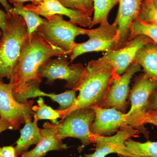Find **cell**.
<instances>
[{
    "mask_svg": "<svg viewBox=\"0 0 157 157\" xmlns=\"http://www.w3.org/2000/svg\"><path fill=\"white\" fill-rule=\"evenodd\" d=\"M61 55H68L47 42L37 32L28 37L9 79L13 85L14 98L18 102L23 103L33 98L35 93L40 90L42 81L39 73L40 67L48 59Z\"/></svg>",
    "mask_w": 157,
    "mask_h": 157,
    "instance_id": "1",
    "label": "cell"
},
{
    "mask_svg": "<svg viewBox=\"0 0 157 157\" xmlns=\"http://www.w3.org/2000/svg\"><path fill=\"white\" fill-rule=\"evenodd\" d=\"M118 76L104 57L90 61L78 86L79 94L75 104L67 111L61 112V119L76 109L101 107L112 81Z\"/></svg>",
    "mask_w": 157,
    "mask_h": 157,
    "instance_id": "2",
    "label": "cell"
},
{
    "mask_svg": "<svg viewBox=\"0 0 157 157\" xmlns=\"http://www.w3.org/2000/svg\"><path fill=\"white\" fill-rule=\"evenodd\" d=\"M28 37L27 27L23 18L8 14L1 39L0 81L5 78L10 79Z\"/></svg>",
    "mask_w": 157,
    "mask_h": 157,
    "instance_id": "3",
    "label": "cell"
},
{
    "mask_svg": "<svg viewBox=\"0 0 157 157\" xmlns=\"http://www.w3.org/2000/svg\"><path fill=\"white\" fill-rule=\"evenodd\" d=\"M95 118V113L92 107L81 108L68 113L55 125V130L58 138L60 140L67 137L77 138L81 141L78 152L90 144L94 143V135L90 128Z\"/></svg>",
    "mask_w": 157,
    "mask_h": 157,
    "instance_id": "4",
    "label": "cell"
},
{
    "mask_svg": "<svg viewBox=\"0 0 157 157\" xmlns=\"http://www.w3.org/2000/svg\"><path fill=\"white\" fill-rule=\"evenodd\" d=\"M89 30L78 27L70 21L65 20L63 15H54L47 19L36 32L47 42L70 56L76 45L75 38L79 35H87Z\"/></svg>",
    "mask_w": 157,
    "mask_h": 157,
    "instance_id": "5",
    "label": "cell"
},
{
    "mask_svg": "<svg viewBox=\"0 0 157 157\" xmlns=\"http://www.w3.org/2000/svg\"><path fill=\"white\" fill-rule=\"evenodd\" d=\"M67 60V56L61 55L48 59L39 70L41 78H47L46 84L52 85L57 79L65 80V87L70 90L77 89L85 67L82 64H72Z\"/></svg>",
    "mask_w": 157,
    "mask_h": 157,
    "instance_id": "6",
    "label": "cell"
},
{
    "mask_svg": "<svg viewBox=\"0 0 157 157\" xmlns=\"http://www.w3.org/2000/svg\"><path fill=\"white\" fill-rule=\"evenodd\" d=\"M157 89V80L147 76L144 73L135 78L130 94L131 107L127 114L133 119L137 129L149 138V132L144 127L143 121L148 109L149 99Z\"/></svg>",
    "mask_w": 157,
    "mask_h": 157,
    "instance_id": "7",
    "label": "cell"
},
{
    "mask_svg": "<svg viewBox=\"0 0 157 157\" xmlns=\"http://www.w3.org/2000/svg\"><path fill=\"white\" fill-rule=\"evenodd\" d=\"M34 103L33 100L18 102L13 95V84L0 81V118L8 121L12 130L19 129L26 119L32 120L35 113L32 109Z\"/></svg>",
    "mask_w": 157,
    "mask_h": 157,
    "instance_id": "8",
    "label": "cell"
},
{
    "mask_svg": "<svg viewBox=\"0 0 157 157\" xmlns=\"http://www.w3.org/2000/svg\"><path fill=\"white\" fill-rule=\"evenodd\" d=\"M89 39L83 43H76L70 58L73 62L77 57L90 52H108L115 49L118 38L117 25L109 22L100 24L98 28L90 29Z\"/></svg>",
    "mask_w": 157,
    "mask_h": 157,
    "instance_id": "9",
    "label": "cell"
},
{
    "mask_svg": "<svg viewBox=\"0 0 157 157\" xmlns=\"http://www.w3.org/2000/svg\"><path fill=\"white\" fill-rule=\"evenodd\" d=\"M92 108L95 113V118L90 128L93 135L110 136L121 128L128 125L132 126L137 129L133 119L126 113L114 108H103L99 106H95Z\"/></svg>",
    "mask_w": 157,
    "mask_h": 157,
    "instance_id": "10",
    "label": "cell"
},
{
    "mask_svg": "<svg viewBox=\"0 0 157 157\" xmlns=\"http://www.w3.org/2000/svg\"><path fill=\"white\" fill-rule=\"evenodd\" d=\"M141 71V67L133 63L121 76L113 79L101 107L114 108L125 113L128 107L127 99L129 96L131 79L135 73Z\"/></svg>",
    "mask_w": 157,
    "mask_h": 157,
    "instance_id": "11",
    "label": "cell"
},
{
    "mask_svg": "<svg viewBox=\"0 0 157 157\" xmlns=\"http://www.w3.org/2000/svg\"><path fill=\"white\" fill-rule=\"evenodd\" d=\"M140 131L130 125L121 128L112 136L94 135L95 151L84 155V157H105L110 154H121L125 147V142L129 138L139 137Z\"/></svg>",
    "mask_w": 157,
    "mask_h": 157,
    "instance_id": "12",
    "label": "cell"
},
{
    "mask_svg": "<svg viewBox=\"0 0 157 157\" xmlns=\"http://www.w3.org/2000/svg\"><path fill=\"white\" fill-rule=\"evenodd\" d=\"M25 9L36 12L46 19L54 15H65L75 25L90 28L92 18L76 10L66 8L57 0H41L24 6Z\"/></svg>",
    "mask_w": 157,
    "mask_h": 157,
    "instance_id": "13",
    "label": "cell"
},
{
    "mask_svg": "<svg viewBox=\"0 0 157 157\" xmlns=\"http://www.w3.org/2000/svg\"><path fill=\"white\" fill-rule=\"evenodd\" d=\"M151 41V39L144 35L137 36L123 48L106 52L103 57L111 65L118 76H121L134 63L138 51Z\"/></svg>",
    "mask_w": 157,
    "mask_h": 157,
    "instance_id": "14",
    "label": "cell"
},
{
    "mask_svg": "<svg viewBox=\"0 0 157 157\" xmlns=\"http://www.w3.org/2000/svg\"><path fill=\"white\" fill-rule=\"evenodd\" d=\"M144 1L119 0L118 11L113 22L117 25L118 30V38L115 49L123 48L129 42L131 27L133 22L138 19Z\"/></svg>",
    "mask_w": 157,
    "mask_h": 157,
    "instance_id": "15",
    "label": "cell"
},
{
    "mask_svg": "<svg viewBox=\"0 0 157 157\" xmlns=\"http://www.w3.org/2000/svg\"><path fill=\"white\" fill-rule=\"evenodd\" d=\"M40 129L42 138L36 146L30 151H27L20 157H43L52 151H63L69 148L63 140L57 137L54 124L49 122L43 124Z\"/></svg>",
    "mask_w": 157,
    "mask_h": 157,
    "instance_id": "16",
    "label": "cell"
},
{
    "mask_svg": "<svg viewBox=\"0 0 157 157\" xmlns=\"http://www.w3.org/2000/svg\"><path fill=\"white\" fill-rule=\"evenodd\" d=\"M33 117V122L30 119H26L24 127L20 131V137L16 141V145L14 147L17 157L27 151L31 145H36L42 139L40 128L37 124L39 120L35 113Z\"/></svg>",
    "mask_w": 157,
    "mask_h": 157,
    "instance_id": "17",
    "label": "cell"
},
{
    "mask_svg": "<svg viewBox=\"0 0 157 157\" xmlns=\"http://www.w3.org/2000/svg\"><path fill=\"white\" fill-rule=\"evenodd\" d=\"M143 68L144 74L157 80V45L152 41L138 51L135 62Z\"/></svg>",
    "mask_w": 157,
    "mask_h": 157,
    "instance_id": "18",
    "label": "cell"
},
{
    "mask_svg": "<svg viewBox=\"0 0 157 157\" xmlns=\"http://www.w3.org/2000/svg\"><path fill=\"white\" fill-rule=\"evenodd\" d=\"M119 157H157V141L138 142L129 138Z\"/></svg>",
    "mask_w": 157,
    "mask_h": 157,
    "instance_id": "19",
    "label": "cell"
},
{
    "mask_svg": "<svg viewBox=\"0 0 157 157\" xmlns=\"http://www.w3.org/2000/svg\"><path fill=\"white\" fill-rule=\"evenodd\" d=\"M9 14L19 15L23 18L27 27L28 37L36 32L40 25L47 21V19L40 17L36 12L25 9L23 4H14V7L10 10Z\"/></svg>",
    "mask_w": 157,
    "mask_h": 157,
    "instance_id": "20",
    "label": "cell"
},
{
    "mask_svg": "<svg viewBox=\"0 0 157 157\" xmlns=\"http://www.w3.org/2000/svg\"><path fill=\"white\" fill-rule=\"evenodd\" d=\"M76 91H77L75 90H70L62 94H47L40 90L35 93L33 98L38 97H48L52 101L57 102L59 105L56 110L60 112H65L73 107L75 104L77 98L76 96Z\"/></svg>",
    "mask_w": 157,
    "mask_h": 157,
    "instance_id": "21",
    "label": "cell"
},
{
    "mask_svg": "<svg viewBox=\"0 0 157 157\" xmlns=\"http://www.w3.org/2000/svg\"><path fill=\"white\" fill-rule=\"evenodd\" d=\"M118 2L119 0H93L94 17L90 28L98 24L108 23L109 11Z\"/></svg>",
    "mask_w": 157,
    "mask_h": 157,
    "instance_id": "22",
    "label": "cell"
},
{
    "mask_svg": "<svg viewBox=\"0 0 157 157\" xmlns=\"http://www.w3.org/2000/svg\"><path fill=\"white\" fill-rule=\"evenodd\" d=\"M140 35L146 36L157 45V23L135 20L131 27L129 41Z\"/></svg>",
    "mask_w": 157,
    "mask_h": 157,
    "instance_id": "23",
    "label": "cell"
},
{
    "mask_svg": "<svg viewBox=\"0 0 157 157\" xmlns=\"http://www.w3.org/2000/svg\"><path fill=\"white\" fill-rule=\"evenodd\" d=\"M37 102L38 104L33 106L32 109L38 120H48L53 124H58V119L61 117V112L53 109L45 104L44 100L41 97H39Z\"/></svg>",
    "mask_w": 157,
    "mask_h": 157,
    "instance_id": "24",
    "label": "cell"
},
{
    "mask_svg": "<svg viewBox=\"0 0 157 157\" xmlns=\"http://www.w3.org/2000/svg\"><path fill=\"white\" fill-rule=\"evenodd\" d=\"M68 9L80 11L90 17L94 12L93 0H57Z\"/></svg>",
    "mask_w": 157,
    "mask_h": 157,
    "instance_id": "25",
    "label": "cell"
},
{
    "mask_svg": "<svg viewBox=\"0 0 157 157\" xmlns=\"http://www.w3.org/2000/svg\"><path fill=\"white\" fill-rule=\"evenodd\" d=\"M138 19L145 22L157 23V9L155 8L152 0H144Z\"/></svg>",
    "mask_w": 157,
    "mask_h": 157,
    "instance_id": "26",
    "label": "cell"
},
{
    "mask_svg": "<svg viewBox=\"0 0 157 157\" xmlns=\"http://www.w3.org/2000/svg\"><path fill=\"white\" fill-rule=\"evenodd\" d=\"M151 124L157 127V109H148L143 121L144 125Z\"/></svg>",
    "mask_w": 157,
    "mask_h": 157,
    "instance_id": "27",
    "label": "cell"
},
{
    "mask_svg": "<svg viewBox=\"0 0 157 157\" xmlns=\"http://www.w3.org/2000/svg\"><path fill=\"white\" fill-rule=\"evenodd\" d=\"M0 157H17L14 147L12 146L0 147Z\"/></svg>",
    "mask_w": 157,
    "mask_h": 157,
    "instance_id": "28",
    "label": "cell"
},
{
    "mask_svg": "<svg viewBox=\"0 0 157 157\" xmlns=\"http://www.w3.org/2000/svg\"><path fill=\"white\" fill-rule=\"evenodd\" d=\"M157 109V89L151 95L149 99L148 109Z\"/></svg>",
    "mask_w": 157,
    "mask_h": 157,
    "instance_id": "29",
    "label": "cell"
},
{
    "mask_svg": "<svg viewBox=\"0 0 157 157\" xmlns=\"http://www.w3.org/2000/svg\"><path fill=\"white\" fill-rule=\"evenodd\" d=\"M8 15V13L7 12L6 13L0 9V29L2 31V33L4 32L6 29Z\"/></svg>",
    "mask_w": 157,
    "mask_h": 157,
    "instance_id": "30",
    "label": "cell"
},
{
    "mask_svg": "<svg viewBox=\"0 0 157 157\" xmlns=\"http://www.w3.org/2000/svg\"><path fill=\"white\" fill-rule=\"evenodd\" d=\"M9 129L12 130L10 124L5 120L0 118V134Z\"/></svg>",
    "mask_w": 157,
    "mask_h": 157,
    "instance_id": "31",
    "label": "cell"
},
{
    "mask_svg": "<svg viewBox=\"0 0 157 157\" xmlns=\"http://www.w3.org/2000/svg\"><path fill=\"white\" fill-rule=\"evenodd\" d=\"M10 3L13 4H23L24 3L27 2H40L41 0H9Z\"/></svg>",
    "mask_w": 157,
    "mask_h": 157,
    "instance_id": "32",
    "label": "cell"
},
{
    "mask_svg": "<svg viewBox=\"0 0 157 157\" xmlns=\"http://www.w3.org/2000/svg\"><path fill=\"white\" fill-rule=\"evenodd\" d=\"M0 3L2 5L4 8L6 9L7 13L9 14V11L12 9V7H11L9 5V3L7 2V0H0Z\"/></svg>",
    "mask_w": 157,
    "mask_h": 157,
    "instance_id": "33",
    "label": "cell"
},
{
    "mask_svg": "<svg viewBox=\"0 0 157 157\" xmlns=\"http://www.w3.org/2000/svg\"><path fill=\"white\" fill-rule=\"evenodd\" d=\"M152 2L155 8L157 9V0H152Z\"/></svg>",
    "mask_w": 157,
    "mask_h": 157,
    "instance_id": "34",
    "label": "cell"
},
{
    "mask_svg": "<svg viewBox=\"0 0 157 157\" xmlns=\"http://www.w3.org/2000/svg\"><path fill=\"white\" fill-rule=\"evenodd\" d=\"M2 31L0 30V37H2Z\"/></svg>",
    "mask_w": 157,
    "mask_h": 157,
    "instance_id": "35",
    "label": "cell"
},
{
    "mask_svg": "<svg viewBox=\"0 0 157 157\" xmlns=\"http://www.w3.org/2000/svg\"><path fill=\"white\" fill-rule=\"evenodd\" d=\"M1 39H0V45H1Z\"/></svg>",
    "mask_w": 157,
    "mask_h": 157,
    "instance_id": "36",
    "label": "cell"
},
{
    "mask_svg": "<svg viewBox=\"0 0 157 157\" xmlns=\"http://www.w3.org/2000/svg\"></svg>",
    "mask_w": 157,
    "mask_h": 157,
    "instance_id": "37",
    "label": "cell"
}]
</instances>
